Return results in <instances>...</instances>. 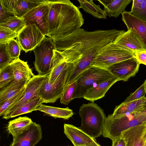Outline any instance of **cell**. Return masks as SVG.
I'll return each mask as SVG.
<instances>
[{"label": "cell", "mask_w": 146, "mask_h": 146, "mask_svg": "<svg viewBox=\"0 0 146 146\" xmlns=\"http://www.w3.org/2000/svg\"><path fill=\"white\" fill-rule=\"evenodd\" d=\"M140 64L135 58H133L114 64L107 69L119 81H127L137 72Z\"/></svg>", "instance_id": "14"}, {"label": "cell", "mask_w": 146, "mask_h": 146, "mask_svg": "<svg viewBox=\"0 0 146 146\" xmlns=\"http://www.w3.org/2000/svg\"><path fill=\"white\" fill-rule=\"evenodd\" d=\"M125 31L115 29L87 31L79 28L68 35L53 41L56 50H64L72 62L76 63L83 57L97 56L101 48L113 41Z\"/></svg>", "instance_id": "1"}, {"label": "cell", "mask_w": 146, "mask_h": 146, "mask_svg": "<svg viewBox=\"0 0 146 146\" xmlns=\"http://www.w3.org/2000/svg\"><path fill=\"white\" fill-rule=\"evenodd\" d=\"M146 124V111L143 109L132 113H127L116 118L106 117L103 136L113 141L121 137L124 131L134 127Z\"/></svg>", "instance_id": "2"}, {"label": "cell", "mask_w": 146, "mask_h": 146, "mask_svg": "<svg viewBox=\"0 0 146 146\" xmlns=\"http://www.w3.org/2000/svg\"><path fill=\"white\" fill-rule=\"evenodd\" d=\"M42 138L40 125L32 122L21 133L13 137L10 146H35Z\"/></svg>", "instance_id": "12"}, {"label": "cell", "mask_w": 146, "mask_h": 146, "mask_svg": "<svg viewBox=\"0 0 146 146\" xmlns=\"http://www.w3.org/2000/svg\"><path fill=\"white\" fill-rule=\"evenodd\" d=\"M32 122L31 118L26 116L19 117L9 122L7 131L15 137L21 133Z\"/></svg>", "instance_id": "25"}, {"label": "cell", "mask_w": 146, "mask_h": 146, "mask_svg": "<svg viewBox=\"0 0 146 146\" xmlns=\"http://www.w3.org/2000/svg\"><path fill=\"white\" fill-rule=\"evenodd\" d=\"M43 112L46 115L54 118L68 119L74 114L72 110L68 107L62 108L50 106L41 104L37 107L35 111Z\"/></svg>", "instance_id": "23"}, {"label": "cell", "mask_w": 146, "mask_h": 146, "mask_svg": "<svg viewBox=\"0 0 146 146\" xmlns=\"http://www.w3.org/2000/svg\"><path fill=\"white\" fill-rule=\"evenodd\" d=\"M115 78L107 69L91 67L82 73L77 78L72 99L84 98L88 91L103 82Z\"/></svg>", "instance_id": "4"}, {"label": "cell", "mask_w": 146, "mask_h": 146, "mask_svg": "<svg viewBox=\"0 0 146 146\" xmlns=\"http://www.w3.org/2000/svg\"><path fill=\"white\" fill-rule=\"evenodd\" d=\"M113 42L117 47L132 53L146 51V46L131 29L117 36Z\"/></svg>", "instance_id": "13"}, {"label": "cell", "mask_w": 146, "mask_h": 146, "mask_svg": "<svg viewBox=\"0 0 146 146\" xmlns=\"http://www.w3.org/2000/svg\"><path fill=\"white\" fill-rule=\"evenodd\" d=\"M118 81V79L114 78L97 84L90 90L84 98L92 102L101 99L104 96L110 88Z\"/></svg>", "instance_id": "22"}, {"label": "cell", "mask_w": 146, "mask_h": 146, "mask_svg": "<svg viewBox=\"0 0 146 146\" xmlns=\"http://www.w3.org/2000/svg\"></svg>", "instance_id": "45"}, {"label": "cell", "mask_w": 146, "mask_h": 146, "mask_svg": "<svg viewBox=\"0 0 146 146\" xmlns=\"http://www.w3.org/2000/svg\"><path fill=\"white\" fill-rule=\"evenodd\" d=\"M48 36L52 37L58 30L61 20L72 10L74 5L69 0H49Z\"/></svg>", "instance_id": "8"}, {"label": "cell", "mask_w": 146, "mask_h": 146, "mask_svg": "<svg viewBox=\"0 0 146 146\" xmlns=\"http://www.w3.org/2000/svg\"><path fill=\"white\" fill-rule=\"evenodd\" d=\"M15 80L13 71L10 64L0 70V89L8 86Z\"/></svg>", "instance_id": "30"}, {"label": "cell", "mask_w": 146, "mask_h": 146, "mask_svg": "<svg viewBox=\"0 0 146 146\" xmlns=\"http://www.w3.org/2000/svg\"><path fill=\"white\" fill-rule=\"evenodd\" d=\"M64 132L74 146H99L94 139L73 125L65 123Z\"/></svg>", "instance_id": "16"}, {"label": "cell", "mask_w": 146, "mask_h": 146, "mask_svg": "<svg viewBox=\"0 0 146 146\" xmlns=\"http://www.w3.org/2000/svg\"><path fill=\"white\" fill-rule=\"evenodd\" d=\"M10 65L13 69L15 80L17 81L28 82L34 75L27 62L19 58L14 59Z\"/></svg>", "instance_id": "20"}, {"label": "cell", "mask_w": 146, "mask_h": 146, "mask_svg": "<svg viewBox=\"0 0 146 146\" xmlns=\"http://www.w3.org/2000/svg\"><path fill=\"white\" fill-rule=\"evenodd\" d=\"M56 49L52 38L45 36L33 50L35 58L34 65L38 74L46 76L50 73L54 50Z\"/></svg>", "instance_id": "6"}, {"label": "cell", "mask_w": 146, "mask_h": 146, "mask_svg": "<svg viewBox=\"0 0 146 146\" xmlns=\"http://www.w3.org/2000/svg\"><path fill=\"white\" fill-rule=\"evenodd\" d=\"M143 146H146V140Z\"/></svg>", "instance_id": "42"}, {"label": "cell", "mask_w": 146, "mask_h": 146, "mask_svg": "<svg viewBox=\"0 0 146 146\" xmlns=\"http://www.w3.org/2000/svg\"><path fill=\"white\" fill-rule=\"evenodd\" d=\"M125 143L121 137L112 142V146H125Z\"/></svg>", "instance_id": "40"}, {"label": "cell", "mask_w": 146, "mask_h": 146, "mask_svg": "<svg viewBox=\"0 0 146 146\" xmlns=\"http://www.w3.org/2000/svg\"><path fill=\"white\" fill-rule=\"evenodd\" d=\"M146 108V105H145V106L144 107V108ZM143 108V109H144Z\"/></svg>", "instance_id": "43"}, {"label": "cell", "mask_w": 146, "mask_h": 146, "mask_svg": "<svg viewBox=\"0 0 146 146\" xmlns=\"http://www.w3.org/2000/svg\"><path fill=\"white\" fill-rule=\"evenodd\" d=\"M43 103L40 97L31 100L15 111L9 119L34 111L37 107Z\"/></svg>", "instance_id": "28"}, {"label": "cell", "mask_w": 146, "mask_h": 146, "mask_svg": "<svg viewBox=\"0 0 146 146\" xmlns=\"http://www.w3.org/2000/svg\"><path fill=\"white\" fill-rule=\"evenodd\" d=\"M5 44L7 50L11 58L14 60L19 58L21 50L17 41L13 39Z\"/></svg>", "instance_id": "33"}, {"label": "cell", "mask_w": 146, "mask_h": 146, "mask_svg": "<svg viewBox=\"0 0 146 146\" xmlns=\"http://www.w3.org/2000/svg\"><path fill=\"white\" fill-rule=\"evenodd\" d=\"M121 137L125 146H143L146 140V124L130 128L123 131Z\"/></svg>", "instance_id": "17"}, {"label": "cell", "mask_w": 146, "mask_h": 146, "mask_svg": "<svg viewBox=\"0 0 146 146\" xmlns=\"http://www.w3.org/2000/svg\"><path fill=\"white\" fill-rule=\"evenodd\" d=\"M79 113L82 121L80 129L94 139L102 134L106 117L97 104L93 102L83 104Z\"/></svg>", "instance_id": "3"}, {"label": "cell", "mask_w": 146, "mask_h": 146, "mask_svg": "<svg viewBox=\"0 0 146 146\" xmlns=\"http://www.w3.org/2000/svg\"><path fill=\"white\" fill-rule=\"evenodd\" d=\"M72 65L68 63L67 67L52 84L48 82V76L43 82L40 87L39 94L44 103H53L61 97L66 87L67 77Z\"/></svg>", "instance_id": "7"}, {"label": "cell", "mask_w": 146, "mask_h": 146, "mask_svg": "<svg viewBox=\"0 0 146 146\" xmlns=\"http://www.w3.org/2000/svg\"><path fill=\"white\" fill-rule=\"evenodd\" d=\"M76 80L72 83L66 86L64 91L60 98V103L68 105L72 100V98L75 90Z\"/></svg>", "instance_id": "32"}, {"label": "cell", "mask_w": 146, "mask_h": 146, "mask_svg": "<svg viewBox=\"0 0 146 146\" xmlns=\"http://www.w3.org/2000/svg\"><path fill=\"white\" fill-rule=\"evenodd\" d=\"M50 10L49 0L33 8L22 17L26 25L35 24L42 33L48 36V18Z\"/></svg>", "instance_id": "10"}, {"label": "cell", "mask_w": 146, "mask_h": 146, "mask_svg": "<svg viewBox=\"0 0 146 146\" xmlns=\"http://www.w3.org/2000/svg\"><path fill=\"white\" fill-rule=\"evenodd\" d=\"M121 14L122 20L127 30L131 29L138 35L146 46V22L135 17L129 11H125Z\"/></svg>", "instance_id": "18"}, {"label": "cell", "mask_w": 146, "mask_h": 146, "mask_svg": "<svg viewBox=\"0 0 146 146\" xmlns=\"http://www.w3.org/2000/svg\"><path fill=\"white\" fill-rule=\"evenodd\" d=\"M131 0H98L104 7V10L107 15L110 17L117 18L121 13L125 11Z\"/></svg>", "instance_id": "21"}, {"label": "cell", "mask_w": 146, "mask_h": 146, "mask_svg": "<svg viewBox=\"0 0 146 146\" xmlns=\"http://www.w3.org/2000/svg\"><path fill=\"white\" fill-rule=\"evenodd\" d=\"M25 88L15 96L0 104V115H3L17 102L23 93Z\"/></svg>", "instance_id": "34"}, {"label": "cell", "mask_w": 146, "mask_h": 146, "mask_svg": "<svg viewBox=\"0 0 146 146\" xmlns=\"http://www.w3.org/2000/svg\"><path fill=\"white\" fill-rule=\"evenodd\" d=\"M146 104V97L125 103L122 102L115 107L113 113L108 116L111 118H116L126 113H132L141 111Z\"/></svg>", "instance_id": "19"}, {"label": "cell", "mask_w": 146, "mask_h": 146, "mask_svg": "<svg viewBox=\"0 0 146 146\" xmlns=\"http://www.w3.org/2000/svg\"><path fill=\"white\" fill-rule=\"evenodd\" d=\"M46 36L35 24L26 25L18 33L17 40L26 52L33 50Z\"/></svg>", "instance_id": "11"}, {"label": "cell", "mask_w": 146, "mask_h": 146, "mask_svg": "<svg viewBox=\"0 0 146 146\" xmlns=\"http://www.w3.org/2000/svg\"><path fill=\"white\" fill-rule=\"evenodd\" d=\"M80 6L78 8L82 9L85 12L90 14L94 17L99 19H106L107 14L102 9L100 5L95 4L92 0H78Z\"/></svg>", "instance_id": "26"}, {"label": "cell", "mask_w": 146, "mask_h": 146, "mask_svg": "<svg viewBox=\"0 0 146 146\" xmlns=\"http://www.w3.org/2000/svg\"><path fill=\"white\" fill-rule=\"evenodd\" d=\"M143 84L144 85L145 88V91L146 92V79L145 80V82H144Z\"/></svg>", "instance_id": "41"}, {"label": "cell", "mask_w": 146, "mask_h": 146, "mask_svg": "<svg viewBox=\"0 0 146 146\" xmlns=\"http://www.w3.org/2000/svg\"><path fill=\"white\" fill-rule=\"evenodd\" d=\"M133 58H135L134 53L117 47L112 41L101 48L91 67L107 69L114 64Z\"/></svg>", "instance_id": "5"}, {"label": "cell", "mask_w": 146, "mask_h": 146, "mask_svg": "<svg viewBox=\"0 0 146 146\" xmlns=\"http://www.w3.org/2000/svg\"><path fill=\"white\" fill-rule=\"evenodd\" d=\"M99 146H100V145H99Z\"/></svg>", "instance_id": "44"}, {"label": "cell", "mask_w": 146, "mask_h": 146, "mask_svg": "<svg viewBox=\"0 0 146 146\" xmlns=\"http://www.w3.org/2000/svg\"><path fill=\"white\" fill-rule=\"evenodd\" d=\"M68 64L65 58L54 66L50 73L48 75V82L53 83L62 72L67 67Z\"/></svg>", "instance_id": "31"}, {"label": "cell", "mask_w": 146, "mask_h": 146, "mask_svg": "<svg viewBox=\"0 0 146 146\" xmlns=\"http://www.w3.org/2000/svg\"><path fill=\"white\" fill-rule=\"evenodd\" d=\"M12 16L9 14L0 4V22L3 21L5 19L10 16Z\"/></svg>", "instance_id": "39"}, {"label": "cell", "mask_w": 146, "mask_h": 146, "mask_svg": "<svg viewBox=\"0 0 146 146\" xmlns=\"http://www.w3.org/2000/svg\"><path fill=\"white\" fill-rule=\"evenodd\" d=\"M18 34L7 28L0 27V44L6 43L17 37Z\"/></svg>", "instance_id": "36"}, {"label": "cell", "mask_w": 146, "mask_h": 146, "mask_svg": "<svg viewBox=\"0 0 146 146\" xmlns=\"http://www.w3.org/2000/svg\"><path fill=\"white\" fill-rule=\"evenodd\" d=\"M134 54L135 58L138 62L146 65V51L136 52Z\"/></svg>", "instance_id": "38"}, {"label": "cell", "mask_w": 146, "mask_h": 146, "mask_svg": "<svg viewBox=\"0 0 146 146\" xmlns=\"http://www.w3.org/2000/svg\"><path fill=\"white\" fill-rule=\"evenodd\" d=\"M130 13L135 17L146 22V0H133Z\"/></svg>", "instance_id": "29"}, {"label": "cell", "mask_w": 146, "mask_h": 146, "mask_svg": "<svg viewBox=\"0 0 146 146\" xmlns=\"http://www.w3.org/2000/svg\"><path fill=\"white\" fill-rule=\"evenodd\" d=\"M26 25L23 18L15 16L8 17L0 23V27L6 28L18 33Z\"/></svg>", "instance_id": "27"}, {"label": "cell", "mask_w": 146, "mask_h": 146, "mask_svg": "<svg viewBox=\"0 0 146 146\" xmlns=\"http://www.w3.org/2000/svg\"><path fill=\"white\" fill-rule=\"evenodd\" d=\"M27 82L15 80L8 86L0 89V104L19 93L25 88Z\"/></svg>", "instance_id": "24"}, {"label": "cell", "mask_w": 146, "mask_h": 146, "mask_svg": "<svg viewBox=\"0 0 146 146\" xmlns=\"http://www.w3.org/2000/svg\"><path fill=\"white\" fill-rule=\"evenodd\" d=\"M14 60L9 54L5 44H0V70L9 64Z\"/></svg>", "instance_id": "35"}, {"label": "cell", "mask_w": 146, "mask_h": 146, "mask_svg": "<svg viewBox=\"0 0 146 146\" xmlns=\"http://www.w3.org/2000/svg\"><path fill=\"white\" fill-rule=\"evenodd\" d=\"M48 76L34 75L27 84L24 90L17 102L3 116L2 118L8 119L16 110L29 101L38 97L41 86Z\"/></svg>", "instance_id": "9"}, {"label": "cell", "mask_w": 146, "mask_h": 146, "mask_svg": "<svg viewBox=\"0 0 146 146\" xmlns=\"http://www.w3.org/2000/svg\"><path fill=\"white\" fill-rule=\"evenodd\" d=\"M146 92L143 83L133 93H131L123 102L127 103L137 100L145 97Z\"/></svg>", "instance_id": "37"}, {"label": "cell", "mask_w": 146, "mask_h": 146, "mask_svg": "<svg viewBox=\"0 0 146 146\" xmlns=\"http://www.w3.org/2000/svg\"><path fill=\"white\" fill-rule=\"evenodd\" d=\"M46 1L0 0V4L10 15L22 18L32 9Z\"/></svg>", "instance_id": "15"}]
</instances>
